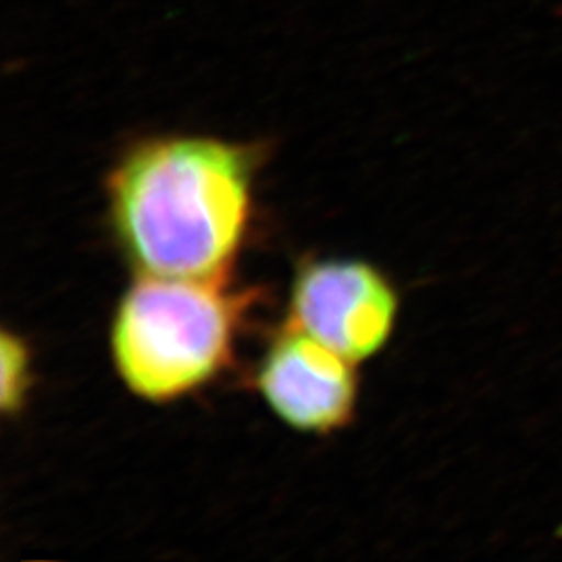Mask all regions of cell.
<instances>
[{"mask_svg":"<svg viewBox=\"0 0 562 562\" xmlns=\"http://www.w3.org/2000/svg\"><path fill=\"white\" fill-rule=\"evenodd\" d=\"M257 155L211 136L134 144L109 176L123 252L142 276H227L252 215Z\"/></svg>","mask_w":562,"mask_h":562,"instance_id":"1","label":"cell"},{"mask_svg":"<svg viewBox=\"0 0 562 562\" xmlns=\"http://www.w3.org/2000/svg\"><path fill=\"white\" fill-rule=\"evenodd\" d=\"M248 294L220 278L142 276L123 294L111 325V357L142 401H180L232 361Z\"/></svg>","mask_w":562,"mask_h":562,"instance_id":"2","label":"cell"},{"mask_svg":"<svg viewBox=\"0 0 562 562\" xmlns=\"http://www.w3.org/2000/svg\"><path fill=\"white\" fill-rule=\"evenodd\" d=\"M398 313V292L378 267L355 259H327L299 269L288 323L348 361L361 362L387 344Z\"/></svg>","mask_w":562,"mask_h":562,"instance_id":"3","label":"cell"},{"mask_svg":"<svg viewBox=\"0 0 562 562\" xmlns=\"http://www.w3.org/2000/svg\"><path fill=\"white\" fill-rule=\"evenodd\" d=\"M357 362L285 327L269 344L257 371V387L271 413L302 434L327 436L352 422L359 398Z\"/></svg>","mask_w":562,"mask_h":562,"instance_id":"4","label":"cell"},{"mask_svg":"<svg viewBox=\"0 0 562 562\" xmlns=\"http://www.w3.org/2000/svg\"><path fill=\"white\" fill-rule=\"evenodd\" d=\"M0 361H2L0 408L4 417H11V415H18L23 408V402L32 383V350L21 336L4 329L0 338Z\"/></svg>","mask_w":562,"mask_h":562,"instance_id":"5","label":"cell"}]
</instances>
